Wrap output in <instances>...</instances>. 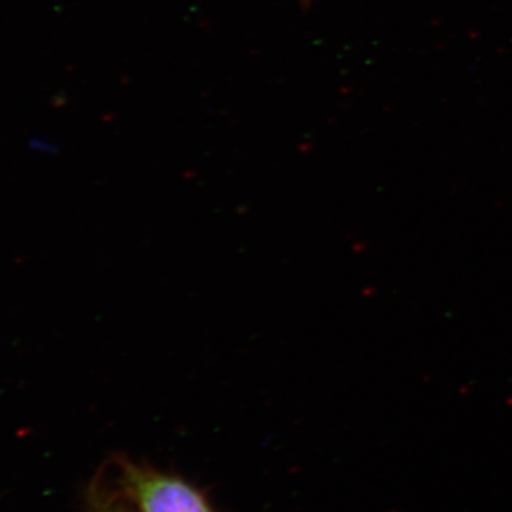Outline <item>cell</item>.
I'll use <instances>...</instances> for the list:
<instances>
[{"mask_svg":"<svg viewBox=\"0 0 512 512\" xmlns=\"http://www.w3.org/2000/svg\"><path fill=\"white\" fill-rule=\"evenodd\" d=\"M303 2H309V0H303Z\"/></svg>","mask_w":512,"mask_h":512,"instance_id":"cell-2","label":"cell"},{"mask_svg":"<svg viewBox=\"0 0 512 512\" xmlns=\"http://www.w3.org/2000/svg\"><path fill=\"white\" fill-rule=\"evenodd\" d=\"M130 480L143 512H212L204 497L180 478L131 467Z\"/></svg>","mask_w":512,"mask_h":512,"instance_id":"cell-1","label":"cell"}]
</instances>
